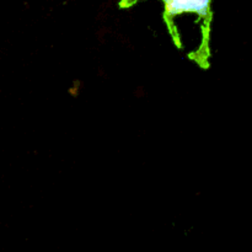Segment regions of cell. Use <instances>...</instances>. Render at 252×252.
Returning <instances> with one entry per match:
<instances>
[{
  "label": "cell",
  "instance_id": "cell-1",
  "mask_svg": "<svg viewBox=\"0 0 252 252\" xmlns=\"http://www.w3.org/2000/svg\"><path fill=\"white\" fill-rule=\"evenodd\" d=\"M161 1L164 5L162 17L165 24L185 15H193L194 20L198 24L211 30V24L213 20L212 0H161Z\"/></svg>",
  "mask_w": 252,
  "mask_h": 252
}]
</instances>
